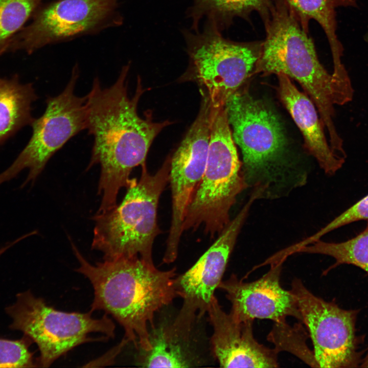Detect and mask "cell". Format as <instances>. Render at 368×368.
Segmentation results:
<instances>
[{
	"label": "cell",
	"mask_w": 368,
	"mask_h": 368,
	"mask_svg": "<svg viewBox=\"0 0 368 368\" xmlns=\"http://www.w3.org/2000/svg\"><path fill=\"white\" fill-rule=\"evenodd\" d=\"M210 123V109L201 107L198 116L170 158L172 219L163 260L164 263H171L177 257L186 212L205 168Z\"/></svg>",
	"instance_id": "7c38bea8"
},
{
	"label": "cell",
	"mask_w": 368,
	"mask_h": 368,
	"mask_svg": "<svg viewBox=\"0 0 368 368\" xmlns=\"http://www.w3.org/2000/svg\"><path fill=\"white\" fill-rule=\"evenodd\" d=\"M225 107L235 143L243 155L242 171L248 186L270 189L286 178L280 162L286 145L281 123L262 102L240 88L227 101Z\"/></svg>",
	"instance_id": "52a82bcc"
},
{
	"label": "cell",
	"mask_w": 368,
	"mask_h": 368,
	"mask_svg": "<svg viewBox=\"0 0 368 368\" xmlns=\"http://www.w3.org/2000/svg\"><path fill=\"white\" fill-rule=\"evenodd\" d=\"M188 16L192 21V30L198 29L201 19L213 25L220 31L228 28L237 18L249 19L254 12L261 17L268 11L273 0H192Z\"/></svg>",
	"instance_id": "d6986e66"
},
{
	"label": "cell",
	"mask_w": 368,
	"mask_h": 368,
	"mask_svg": "<svg viewBox=\"0 0 368 368\" xmlns=\"http://www.w3.org/2000/svg\"><path fill=\"white\" fill-rule=\"evenodd\" d=\"M120 0H54L41 5L10 40L7 52L28 54L48 45L119 26L123 18Z\"/></svg>",
	"instance_id": "30bf717a"
},
{
	"label": "cell",
	"mask_w": 368,
	"mask_h": 368,
	"mask_svg": "<svg viewBox=\"0 0 368 368\" xmlns=\"http://www.w3.org/2000/svg\"><path fill=\"white\" fill-rule=\"evenodd\" d=\"M6 310L12 319L10 328L22 332L37 345L39 367L50 366L80 344L106 341L115 336V325L108 315L95 318L90 311L80 313L58 310L30 291L18 294L16 302Z\"/></svg>",
	"instance_id": "8992f818"
},
{
	"label": "cell",
	"mask_w": 368,
	"mask_h": 368,
	"mask_svg": "<svg viewBox=\"0 0 368 368\" xmlns=\"http://www.w3.org/2000/svg\"><path fill=\"white\" fill-rule=\"evenodd\" d=\"M261 18L266 36L252 74H282L297 81L315 105L330 142H338L335 106L352 100L353 86L343 84L324 68L312 39L284 0H273Z\"/></svg>",
	"instance_id": "3957f363"
},
{
	"label": "cell",
	"mask_w": 368,
	"mask_h": 368,
	"mask_svg": "<svg viewBox=\"0 0 368 368\" xmlns=\"http://www.w3.org/2000/svg\"><path fill=\"white\" fill-rule=\"evenodd\" d=\"M130 63L124 65L113 84L102 87L99 78L93 81L86 95V127L94 143L89 169L101 167L98 193L102 198L97 213L117 205L120 189L127 188L133 168L145 164L149 149L155 137L169 121L155 122L151 116L145 118L137 113V105L145 91L137 78L134 95L128 90Z\"/></svg>",
	"instance_id": "6da1fadb"
},
{
	"label": "cell",
	"mask_w": 368,
	"mask_h": 368,
	"mask_svg": "<svg viewBox=\"0 0 368 368\" xmlns=\"http://www.w3.org/2000/svg\"><path fill=\"white\" fill-rule=\"evenodd\" d=\"M247 187L225 107L212 106L205 168L187 209L183 231L203 225L211 237L219 235L230 221L237 196Z\"/></svg>",
	"instance_id": "5b68a950"
},
{
	"label": "cell",
	"mask_w": 368,
	"mask_h": 368,
	"mask_svg": "<svg viewBox=\"0 0 368 368\" xmlns=\"http://www.w3.org/2000/svg\"><path fill=\"white\" fill-rule=\"evenodd\" d=\"M42 0H0V56L24 27Z\"/></svg>",
	"instance_id": "7402d4cb"
},
{
	"label": "cell",
	"mask_w": 368,
	"mask_h": 368,
	"mask_svg": "<svg viewBox=\"0 0 368 368\" xmlns=\"http://www.w3.org/2000/svg\"><path fill=\"white\" fill-rule=\"evenodd\" d=\"M79 266L76 271L88 279L94 297L90 311H103L123 328V339L114 352L118 354L132 342L143 352L151 349L148 327L154 328L155 313L178 296L176 268L162 271L138 256L89 263L72 240Z\"/></svg>",
	"instance_id": "7a4b0ae2"
},
{
	"label": "cell",
	"mask_w": 368,
	"mask_h": 368,
	"mask_svg": "<svg viewBox=\"0 0 368 368\" xmlns=\"http://www.w3.org/2000/svg\"><path fill=\"white\" fill-rule=\"evenodd\" d=\"M207 312L212 325L213 353L223 367L270 368L279 366L278 353L258 342L253 321H240L223 311L214 296Z\"/></svg>",
	"instance_id": "9a60e30c"
},
{
	"label": "cell",
	"mask_w": 368,
	"mask_h": 368,
	"mask_svg": "<svg viewBox=\"0 0 368 368\" xmlns=\"http://www.w3.org/2000/svg\"><path fill=\"white\" fill-rule=\"evenodd\" d=\"M360 367H368V347L367 349L366 355L365 357L362 358V360Z\"/></svg>",
	"instance_id": "484cf974"
},
{
	"label": "cell",
	"mask_w": 368,
	"mask_h": 368,
	"mask_svg": "<svg viewBox=\"0 0 368 368\" xmlns=\"http://www.w3.org/2000/svg\"><path fill=\"white\" fill-rule=\"evenodd\" d=\"M277 75L280 97L301 131L305 147L327 174H334L342 167L345 159L336 155L328 143L315 105L308 95L298 90L287 76Z\"/></svg>",
	"instance_id": "2e32d148"
},
{
	"label": "cell",
	"mask_w": 368,
	"mask_h": 368,
	"mask_svg": "<svg viewBox=\"0 0 368 368\" xmlns=\"http://www.w3.org/2000/svg\"><path fill=\"white\" fill-rule=\"evenodd\" d=\"M152 329L150 333L151 349L143 352L140 363L147 367H187L191 366L184 342L190 333L173 324Z\"/></svg>",
	"instance_id": "ffe728a7"
},
{
	"label": "cell",
	"mask_w": 368,
	"mask_h": 368,
	"mask_svg": "<svg viewBox=\"0 0 368 368\" xmlns=\"http://www.w3.org/2000/svg\"><path fill=\"white\" fill-rule=\"evenodd\" d=\"M8 248V246L5 245L0 248V256Z\"/></svg>",
	"instance_id": "4316f807"
},
{
	"label": "cell",
	"mask_w": 368,
	"mask_h": 368,
	"mask_svg": "<svg viewBox=\"0 0 368 368\" xmlns=\"http://www.w3.org/2000/svg\"><path fill=\"white\" fill-rule=\"evenodd\" d=\"M38 97L31 83L22 84L17 75L0 77V145L22 127L32 124V104Z\"/></svg>",
	"instance_id": "ac0fdd59"
},
{
	"label": "cell",
	"mask_w": 368,
	"mask_h": 368,
	"mask_svg": "<svg viewBox=\"0 0 368 368\" xmlns=\"http://www.w3.org/2000/svg\"><path fill=\"white\" fill-rule=\"evenodd\" d=\"M32 341L27 337L16 340L0 338V367L38 366L29 350Z\"/></svg>",
	"instance_id": "cb8c5ba5"
},
{
	"label": "cell",
	"mask_w": 368,
	"mask_h": 368,
	"mask_svg": "<svg viewBox=\"0 0 368 368\" xmlns=\"http://www.w3.org/2000/svg\"><path fill=\"white\" fill-rule=\"evenodd\" d=\"M300 323L290 326L286 320L275 322L267 340L274 344L278 353L284 351L290 352L310 366L318 367L313 351L306 343L308 334Z\"/></svg>",
	"instance_id": "603a6c76"
},
{
	"label": "cell",
	"mask_w": 368,
	"mask_h": 368,
	"mask_svg": "<svg viewBox=\"0 0 368 368\" xmlns=\"http://www.w3.org/2000/svg\"><path fill=\"white\" fill-rule=\"evenodd\" d=\"M368 220V194L335 218L318 232L294 244L296 248L311 244L325 234L339 227L360 220Z\"/></svg>",
	"instance_id": "d4e9b609"
},
{
	"label": "cell",
	"mask_w": 368,
	"mask_h": 368,
	"mask_svg": "<svg viewBox=\"0 0 368 368\" xmlns=\"http://www.w3.org/2000/svg\"><path fill=\"white\" fill-rule=\"evenodd\" d=\"M283 262L270 264L268 271L252 282H244L235 274L221 282L218 288L226 292L232 304L229 313L234 319L240 321L267 319L275 323L292 316L302 321L295 296L280 284Z\"/></svg>",
	"instance_id": "5bb4252c"
},
{
	"label": "cell",
	"mask_w": 368,
	"mask_h": 368,
	"mask_svg": "<svg viewBox=\"0 0 368 368\" xmlns=\"http://www.w3.org/2000/svg\"><path fill=\"white\" fill-rule=\"evenodd\" d=\"M139 180L131 179L119 204L97 213L91 249L103 254L104 260L138 256L154 264L152 246L160 233L157 210L160 196L170 178V158L154 174L145 164Z\"/></svg>",
	"instance_id": "277c9868"
},
{
	"label": "cell",
	"mask_w": 368,
	"mask_h": 368,
	"mask_svg": "<svg viewBox=\"0 0 368 368\" xmlns=\"http://www.w3.org/2000/svg\"><path fill=\"white\" fill-rule=\"evenodd\" d=\"M252 193L237 215L226 225L210 248L189 270L176 277L178 296L183 300L179 316L194 321L197 313L200 317L207 310L221 283L237 237L245 221L250 208L258 199Z\"/></svg>",
	"instance_id": "4fadbf2b"
},
{
	"label": "cell",
	"mask_w": 368,
	"mask_h": 368,
	"mask_svg": "<svg viewBox=\"0 0 368 368\" xmlns=\"http://www.w3.org/2000/svg\"><path fill=\"white\" fill-rule=\"evenodd\" d=\"M297 249L296 252L318 254L333 258L335 262L323 274L341 264L358 267L368 273V220L365 229L356 237L339 242H326L320 240Z\"/></svg>",
	"instance_id": "44dd1931"
},
{
	"label": "cell",
	"mask_w": 368,
	"mask_h": 368,
	"mask_svg": "<svg viewBox=\"0 0 368 368\" xmlns=\"http://www.w3.org/2000/svg\"><path fill=\"white\" fill-rule=\"evenodd\" d=\"M182 33L192 70L204 87L212 106H225L252 74L262 41L232 40L207 22L200 31L183 30Z\"/></svg>",
	"instance_id": "ba28073f"
},
{
	"label": "cell",
	"mask_w": 368,
	"mask_h": 368,
	"mask_svg": "<svg viewBox=\"0 0 368 368\" xmlns=\"http://www.w3.org/2000/svg\"><path fill=\"white\" fill-rule=\"evenodd\" d=\"M302 316L313 346L318 367H360L363 338L357 334L358 310H346L313 294L297 278L291 283Z\"/></svg>",
	"instance_id": "8fae6325"
},
{
	"label": "cell",
	"mask_w": 368,
	"mask_h": 368,
	"mask_svg": "<svg viewBox=\"0 0 368 368\" xmlns=\"http://www.w3.org/2000/svg\"><path fill=\"white\" fill-rule=\"evenodd\" d=\"M304 30L309 33V22L316 21L328 39L333 63V73L340 75L346 68L342 62L343 48L337 35L336 9L356 7L357 0H284Z\"/></svg>",
	"instance_id": "e0dca14e"
},
{
	"label": "cell",
	"mask_w": 368,
	"mask_h": 368,
	"mask_svg": "<svg viewBox=\"0 0 368 368\" xmlns=\"http://www.w3.org/2000/svg\"><path fill=\"white\" fill-rule=\"evenodd\" d=\"M79 77L78 66L75 65L62 92L47 98L43 113L31 124L32 133L28 144L11 165L0 173V186L24 169L29 173L21 187L33 183L51 157L71 139L86 129V96L75 94Z\"/></svg>",
	"instance_id": "9c48e42d"
}]
</instances>
